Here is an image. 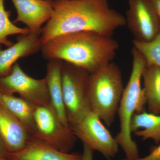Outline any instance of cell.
<instances>
[{"mask_svg":"<svg viewBox=\"0 0 160 160\" xmlns=\"http://www.w3.org/2000/svg\"><path fill=\"white\" fill-rule=\"evenodd\" d=\"M4 2L5 0H0V45L9 47L14 43L8 39L9 36L28 34L30 31L27 28L18 27L10 21L11 11L5 9Z\"/></svg>","mask_w":160,"mask_h":160,"instance_id":"ac0fdd59","label":"cell"},{"mask_svg":"<svg viewBox=\"0 0 160 160\" xmlns=\"http://www.w3.org/2000/svg\"><path fill=\"white\" fill-rule=\"evenodd\" d=\"M132 54L131 74L124 88L118 110L120 130L115 137L127 160H136L139 158L137 145L132 137L130 124L133 115L145 111L146 105L145 92L142 86V75L146 67V61L134 47L132 50Z\"/></svg>","mask_w":160,"mask_h":160,"instance_id":"3957f363","label":"cell"},{"mask_svg":"<svg viewBox=\"0 0 160 160\" xmlns=\"http://www.w3.org/2000/svg\"><path fill=\"white\" fill-rule=\"evenodd\" d=\"M0 136L9 153L22 149L32 136L25 126L1 105Z\"/></svg>","mask_w":160,"mask_h":160,"instance_id":"7c38bea8","label":"cell"},{"mask_svg":"<svg viewBox=\"0 0 160 160\" xmlns=\"http://www.w3.org/2000/svg\"><path fill=\"white\" fill-rule=\"evenodd\" d=\"M0 92L10 95L18 93L20 97L35 106L50 104L45 78L36 79L29 76L17 62L9 74L0 77Z\"/></svg>","mask_w":160,"mask_h":160,"instance_id":"ba28073f","label":"cell"},{"mask_svg":"<svg viewBox=\"0 0 160 160\" xmlns=\"http://www.w3.org/2000/svg\"><path fill=\"white\" fill-rule=\"evenodd\" d=\"M70 127L76 138L106 158L110 159L117 154L119 146L115 138L93 112H89Z\"/></svg>","mask_w":160,"mask_h":160,"instance_id":"52a82bcc","label":"cell"},{"mask_svg":"<svg viewBox=\"0 0 160 160\" xmlns=\"http://www.w3.org/2000/svg\"><path fill=\"white\" fill-rule=\"evenodd\" d=\"M18 35L16 42L7 49H2L0 45V77L9 74L18 60L32 55L42 49L41 34L30 32Z\"/></svg>","mask_w":160,"mask_h":160,"instance_id":"8fae6325","label":"cell"},{"mask_svg":"<svg viewBox=\"0 0 160 160\" xmlns=\"http://www.w3.org/2000/svg\"><path fill=\"white\" fill-rule=\"evenodd\" d=\"M132 133L142 140L160 142V114L143 111L133 115L130 124Z\"/></svg>","mask_w":160,"mask_h":160,"instance_id":"2e32d148","label":"cell"},{"mask_svg":"<svg viewBox=\"0 0 160 160\" xmlns=\"http://www.w3.org/2000/svg\"><path fill=\"white\" fill-rule=\"evenodd\" d=\"M160 23V0H150Z\"/></svg>","mask_w":160,"mask_h":160,"instance_id":"7402d4cb","label":"cell"},{"mask_svg":"<svg viewBox=\"0 0 160 160\" xmlns=\"http://www.w3.org/2000/svg\"><path fill=\"white\" fill-rule=\"evenodd\" d=\"M7 160H8V159H7Z\"/></svg>","mask_w":160,"mask_h":160,"instance_id":"d4e9b609","label":"cell"},{"mask_svg":"<svg viewBox=\"0 0 160 160\" xmlns=\"http://www.w3.org/2000/svg\"><path fill=\"white\" fill-rule=\"evenodd\" d=\"M124 89L122 72L112 62L89 75L88 94L91 111L108 127L114 122Z\"/></svg>","mask_w":160,"mask_h":160,"instance_id":"277c9868","label":"cell"},{"mask_svg":"<svg viewBox=\"0 0 160 160\" xmlns=\"http://www.w3.org/2000/svg\"><path fill=\"white\" fill-rule=\"evenodd\" d=\"M82 155L64 152L31 136L26 146L16 152L8 153L10 160H81Z\"/></svg>","mask_w":160,"mask_h":160,"instance_id":"4fadbf2b","label":"cell"},{"mask_svg":"<svg viewBox=\"0 0 160 160\" xmlns=\"http://www.w3.org/2000/svg\"><path fill=\"white\" fill-rule=\"evenodd\" d=\"M9 152L0 136V158H7Z\"/></svg>","mask_w":160,"mask_h":160,"instance_id":"603a6c76","label":"cell"},{"mask_svg":"<svg viewBox=\"0 0 160 160\" xmlns=\"http://www.w3.org/2000/svg\"><path fill=\"white\" fill-rule=\"evenodd\" d=\"M11 1L17 12L13 23H22L31 33L41 34L42 26L50 20L53 14L54 0Z\"/></svg>","mask_w":160,"mask_h":160,"instance_id":"30bf717a","label":"cell"},{"mask_svg":"<svg viewBox=\"0 0 160 160\" xmlns=\"http://www.w3.org/2000/svg\"><path fill=\"white\" fill-rule=\"evenodd\" d=\"M133 47L142 54L146 66L160 68V29L154 38L149 42L132 41Z\"/></svg>","mask_w":160,"mask_h":160,"instance_id":"d6986e66","label":"cell"},{"mask_svg":"<svg viewBox=\"0 0 160 160\" xmlns=\"http://www.w3.org/2000/svg\"><path fill=\"white\" fill-rule=\"evenodd\" d=\"M89 75L85 69L63 61V102L69 126L91 111L88 94Z\"/></svg>","mask_w":160,"mask_h":160,"instance_id":"5b68a950","label":"cell"},{"mask_svg":"<svg viewBox=\"0 0 160 160\" xmlns=\"http://www.w3.org/2000/svg\"><path fill=\"white\" fill-rule=\"evenodd\" d=\"M119 44L112 36L84 31L58 36L43 44V57L62 60L92 73L112 62Z\"/></svg>","mask_w":160,"mask_h":160,"instance_id":"7a4b0ae2","label":"cell"},{"mask_svg":"<svg viewBox=\"0 0 160 160\" xmlns=\"http://www.w3.org/2000/svg\"><path fill=\"white\" fill-rule=\"evenodd\" d=\"M134 160H160V144L158 146L152 149L151 152L146 156L142 158L139 157Z\"/></svg>","mask_w":160,"mask_h":160,"instance_id":"ffe728a7","label":"cell"},{"mask_svg":"<svg viewBox=\"0 0 160 160\" xmlns=\"http://www.w3.org/2000/svg\"><path fill=\"white\" fill-rule=\"evenodd\" d=\"M0 105L25 126L32 136L34 132L35 105L22 98L0 92Z\"/></svg>","mask_w":160,"mask_h":160,"instance_id":"9a60e30c","label":"cell"},{"mask_svg":"<svg viewBox=\"0 0 160 160\" xmlns=\"http://www.w3.org/2000/svg\"><path fill=\"white\" fill-rule=\"evenodd\" d=\"M0 160H7L6 158H0Z\"/></svg>","mask_w":160,"mask_h":160,"instance_id":"cb8c5ba5","label":"cell"},{"mask_svg":"<svg viewBox=\"0 0 160 160\" xmlns=\"http://www.w3.org/2000/svg\"><path fill=\"white\" fill-rule=\"evenodd\" d=\"M126 23L108 0H54L53 14L42 28L41 38L44 44L61 35L84 31L112 36Z\"/></svg>","mask_w":160,"mask_h":160,"instance_id":"6da1fadb","label":"cell"},{"mask_svg":"<svg viewBox=\"0 0 160 160\" xmlns=\"http://www.w3.org/2000/svg\"><path fill=\"white\" fill-rule=\"evenodd\" d=\"M126 25L134 40L149 42L160 29V23L150 0H128Z\"/></svg>","mask_w":160,"mask_h":160,"instance_id":"9c48e42d","label":"cell"},{"mask_svg":"<svg viewBox=\"0 0 160 160\" xmlns=\"http://www.w3.org/2000/svg\"><path fill=\"white\" fill-rule=\"evenodd\" d=\"M83 151L81 160H93V150L88 145L83 143Z\"/></svg>","mask_w":160,"mask_h":160,"instance_id":"44dd1931","label":"cell"},{"mask_svg":"<svg viewBox=\"0 0 160 160\" xmlns=\"http://www.w3.org/2000/svg\"><path fill=\"white\" fill-rule=\"evenodd\" d=\"M34 121L33 137L62 152H69L74 147L76 137L61 122L51 104L36 106Z\"/></svg>","mask_w":160,"mask_h":160,"instance_id":"8992f818","label":"cell"},{"mask_svg":"<svg viewBox=\"0 0 160 160\" xmlns=\"http://www.w3.org/2000/svg\"><path fill=\"white\" fill-rule=\"evenodd\" d=\"M142 80L149 112L160 114V68L146 66L143 72Z\"/></svg>","mask_w":160,"mask_h":160,"instance_id":"e0dca14e","label":"cell"},{"mask_svg":"<svg viewBox=\"0 0 160 160\" xmlns=\"http://www.w3.org/2000/svg\"><path fill=\"white\" fill-rule=\"evenodd\" d=\"M62 60H49L46 65L45 79L49 91L50 104L61 122L66 126H69L63 102L62 78Z\"/></svg>","mask_w":160,"mask_h":160,"instance_id":"5bb4252c","label":"cell"}]
</instances>
